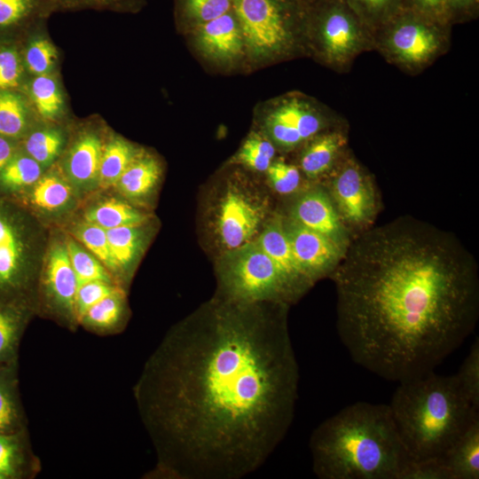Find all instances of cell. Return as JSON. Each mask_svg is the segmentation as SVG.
I'll return each instance as SVG.
<instances>
[{
    "label": "cell",
    "instance_id": "obj_1",
    "mask_svg": "<svg viewBox=\"0 0 479 479\" xmlns=\"http://www.w3.org/2000/svg\"><path fill=\"white\" fill-rule=\"evenodd\" d=\"M287 310L219 297L169 333L136 389L161 475L240 479L284 439L299 385Z\"/></svg>",
    "mask_w": 479,
    "mask_h": 479
},
{
    "label": "cell",
    "instance_id": "obj_2",
    "mask_svg": "<svg viewBox=\"0 0 479 479\" xmlns=\"http://www.w3.org/2000/svg\"><path fill=\"white\" fill-rule=\"evenodd\" d=\"M330 277L342 343L387 381L435 371L478 320L475 257L454 234L410 216L362 231Z\"/></svg>",
    "mask_w": 479,
    "mask_h": 479
},
{
    "label": "cell",
    "instance_id": "obj_3",
    "mask_svg": "<svg viewBox=\"0 0 479 479\" xmlns=\"http://www.w3.org/2000/svg\"><path fill=\"white\" fill-rule=\"evenodd\" d=\"M310 450L320 479H400L412 460L385 404L345 406L312 431Z\"/></svg>",
    "mask_w": 479,
    "mask_h": 479
},
{
    "label": "cell",
    "instance_id": "obj_4",
    "mask_svg": "<svg viewBox=\"0 0 479 479\" xmlns=\"http://www.w3.org/2000/svg\"><path fill=\"white\" fill-rule=\"evenodd\" d=\"M389 407L412 460L442 458L479 416L454 375L435 371L398 382Z\"/></svg>",
    "mask_w": 479,
    "mask_h": 479
},
{
    "label": "cell",
    "instance_id": "obj_5",
    "mask_svg": "<svg viewBox=\"0 0 479 479\" xmlns=\"http://www.w3.org/2000/svg\"><path fill=\"white\" fill-rule=\"evenodd\" d=\"M221 298L243 303L293 302L271 259L255 240L228 249L218 265Z\"/></svg>",
    "mask_w": 479,
    "mask_h": 479
},
{
    "label": "cell",
    "instance_id": "obj_6",
    "mask_svg": "<svg viewBox=\"0 0 479 479\" xmlns=\"http://www.w3.org/2000/svg\"><path fill=\"white\" fill-rule=\"evenodd\" d=\"M245 43L256 60L289 54L297 39V14L290 0H232Z\"/></svg>",
    "mask_w": 479,
    "mask_h": 479
},
{
    "label": "cell",
    "instance_id": "obj_7",
    "mask_svg": "<svg viewBox=\"0 0 479 479\" xmlns=\"http://www.w3.org/2000/svg\"><path fill=\"white\" fill-rule=\"evenodd\" d=\"M26 216L0 194V301L23 302L32 275V245Z\"/></svg>",
    "mask_w": 479,
    "mask_h": 479
},
{
    "label": "cell",
    "instance_id": "obj_8",
    "mask_svg": "<svg viewBox=\"0 0 479 479\" xmlns=\"http://www.w3.org/2000/svg\"><path fill=\"white\" fill-rule=\"evenodd\" d=\"M331 173L328 193L345 226L361 232L371 227L378 202L370 176L353 158L340 159Z\"/></svg>",
    "mask_w": 479,
    "mask_h": 479
},
{
    "label": "cell",
    "instance_id": "obj_9",
    "mask_svg": "<svg viewBox=\"0 0 479 479\" xmlns=\"http://www.w3.org/2000/svg\"><path fill=\"white\" fill-rule=\"evenodd\" d=\"M382 38L386 53L397 63L420 67L433 59L444 44L440 22L412 11L394 15Z\"/></svg>",
    "mask_w": 479,
    "mask_h": 479
},
{
    "label": "cell",
    "instance_id": "obj_10",
    "mask_svg": "<svg viewBox=\"0 0 479 479\" xmlns=\"http://www.w3.org/2000/svg\"><path fill=\"white\" fill-rule=\"evenodd\" d=\"M313 31L321 57L334 67L347 65L366 46L362 21L342 2L324 6L316 16Z\"/></svg>",
    "mask_w": 479,
    "mask_h": 479
},
{
    "label": "cell",
    "instance_id": "obj_11",
    "mask_svg": "<svg viewBox=\"0 0 479 479\" xmlns=\"http://www.w3.org/2000/svg\"><path fill=\"white\" fill-rule=\"evenodd\" d=\"M328 117L315 103L289 95L271 105L263 119L268 138L283 149L308 142L328 127Z\"/></svg>",
    "mask_w": 479,
    "mask_h": 479
},
{
    "label": "cell",
    "instance_id": "obj_12",
    "mask_svg": "<svg viewBox=\"0 0 479 479\" xmlns=\"http://www.w3.org/2000/svg\"><path fill=\"white\" fill-rule=\"evenodd\" d=\"M283 224L297 267L307 281L312 286L318 279L330 276L347 248L289 216L283 217Z\"/></svg>",
    "mask_w": 479,
    "mask_h": 479
},
{
    "label": "cell",
    "instance_id": "obj_13",
    "mask_svg": "<svg viewBox=\"0 0 479 479\" xmlns=\"http://www.w3.org/2000/svg\"><path fill=\"white\" fill-rule=\"evenodd\" d=\"M265 213L263 203L237 186H230L220 201L216 217L219 239L227 250L251 241Z\"/></svg>",
    "mask_w": 479,
    "mask_h": 479
},
{
    "label": "cell",
    "instance_id": "obj_14",
    "mask_svg": "<svg viewBox=\"0 0 479 479\" xmlns=\"http://www.w3.org/2000/svg\"><path fill=\"white\" fill-rule=\"evenodd\" d=\"M289 217L346 248L351 240L329 193L319 187L302 192L294 201Z\"/></svg>",
    "mask_w": 479,
    "mask_h": 479
},
{
    "label": "cell",
    "instance_id": "obj_15",
    "mask_svg": "<svg viewBox=\"0 0 479 479\" xmlns=\"http://www.w3.org/2000/svg\"><path fill=\"white\" fill-rule=\"evenodd\" d=\"M194 41L205 57L219 63L236 60L245 51L241 29L232 10L194 27Z\"/></svg>",
    "mask_w": 479,
    "mask_h": 479
},
{
    "label": "cell",
    "instance_id": "obj_16",
    "mask_svg": "<svg viewBox=\"0 0 479 479\" xmlns=\"http://www.w3.org/2000/svg\"><path fill=\"white\" fill-rule=\"evenodd\" d=\"M255 241L279 269L294 301L311 287L297 267L282 216L272 217Z\"/></svg>",
    "mask_w": 479,
    "mask_h": 479
},
{
    "label": "cell",
    "instance_id": "obj_17",
    "mask_svg": "<svg viewBox=\"0 0 479 479\" xmlns=\"http://www.w3.org/2000/svg\"><path fill=\"white\" fill-rule=\"evenodd\" d=\"M44 285L53 305L75 318V303L78 283L66 244L54 245L48 255Z\"/></svg>",
    "mask_w": 479,
    "mask_h": 479
},
{
    "label": "cell",
    "instance_id": "obj_18",
    "mask_svg": "<svg viewBox=\"0 0 479 479\" xmlns=\"http://www.w3.org/2000/svg\"><path fill=\"white\" fill-rule=\"evenodd\" d=\"M347 137L341 130L324 131L310 139L304 148L300 167L304 175L315 179L331 172L341 159Z\"/></svg>",
    "mask_w": 479,
    "mask_h": 479
},
{
    "label": "cell",
    "instance_id": "obj_19",
    "mask_svg": "<svg viewBox=\"0 0 479 479\" xmlns=\"http://www.w3.org/2000/svg\"><path fill=\"white\" fill-rule=\"evenodd\" d=\"M442 459L452 479L479 478V416L452 444Z\"/></svg>",
    "mask_w": 479,
    "mask_h": 479
},
{
    "label": "cell",
    "instance_id": "obj_20",
    "mask_svg": "<svg viewBox=\"0 0 479 479\" xmlns=\"http://www.w3.org/2000/svg\"><path fill=\"white\" fill-rule=\"evenodd\" d=\"M103 147L94 134L81 137L72 147L67 169L71 179L78 185H87L98 179Z\"/></svg>",
    "mask_w": 479,
    "mask_h": 479
},
{
    "label": "cell",
    "instance_id": "obj_21",
    "mask_svg": "<svg viewBox=\"0 0 479 479\" xmlns=\"http://www.w3.org/2000/svg\"><path fill=\"white\" fill-rule=\"evenodd\" d=\"M25 319L23 302L0 301V365L16 360Z\"/></svg>",
    "mask_w": 479,
    "mask_h": 479
},
{
    "label": "cell",
    "instance_id": "obj_22",
    "mask_svg": "<svg viewBox=\"0 0 479 479\" xmlns=\"http://www.w3.org/2000/svg\"><path fill=\"white\" fill-rule=\"evenodd\" d=\"M16 360L0 365V434L20 430V410L17 391Z\"/></svg>",
    "mask_w": 479,
    "mask_h": 479
},
{
    "label": "cell",
    "instance_id": "obj_23",
    "mask_svg": "<svg viewBox=\"0 0 479 479\" xmlns=\"http://www.w3.org/2000/svg\"><path fill=\"white\" fill-rule=\"evenodd\" d=\"M160 166L151 156H136L116 183L119 190L130 198L146 195L160 177Z\"/></svg>",
    "mask_w": 479,
    "mask_h": 479
},
{
    "label": "cell",
    "instance_id": "obj_24",
    "mask_svg": "<svg viewBox=\"0 0 479 479\" xmlns=\"http://www.w3.org/2000/svg\"><path fill=\"white\" fill-rule=\"evenodd\" d=\"M146 216L120 200H105L85 214V221L105 230L121 226L142 225Z\"/></svg>",
    "mask_w": 479,
    "mask_h": 479
},
{
    "label": "cell",
    "instance_id": "obj_25",
    "mask_svg": "<svg viewBox=\"0 0 479 479\" xmlns=\"http://www.w3.org/2000/svg\"><path fill=\"white\" fill-rule=\"evenodd\" d=\"M41 164L29 155L16 153L0 171V194L34 185L41 177Z\"/></svg>",
    "mask_w": 479,
    "mask_h": 479
},
{
    "label": "cell",
    "instance_id": "obj_26",
    "mask_svg": "<svg viewBox=\"0 0 479 479\" xmlns=\"http://www.w3.org/2000/svg\"><path fill=\"white\" fill-rule=\"evenodd\" d=\"M140 226H121L106 230L117 271L128 269L138 255L143 246V232Z\"/></svg>",
    "mask_w": 479,
    "mask_h": 479
},
{
    "label": "cell",
    "instance_id": "obj_27",
    "mask_svg": "<svg viewBox=\"0 0 479 479\" xmlns=\"http://www.w3.org/2000/svg\"><path fill=\"white\" fill-rule=\"evenodd\" d=\"M132 146L121 138H114L105 148L100 161L98 180L102 188L116 185L136 157Z\"/></svg>",
    "mask_w": 479,
    "mask_h": 479
},
{
    "label": "cell",
    "instance_id": "obj_28",
    "mask_svg": "<svg viewBox=\"0 0 479 479\" xmlns=\"http://www.w3.org/2000/svg\"><path fill=\"white\" fill-rule=\"evenodd\" d=\"M51 11L48 0H0V29L40 20Z\"/></svg>",
    "mask_w": 479,
    "mask_h": 479
},
{
    "label": "cell",
    "instance_id": "obj_29",
    "mask_svg": "<svg viewBox=\"0 0 479 479\" xmlns=\"http://www.w3.org/2000/svg\"><path fill=\"white\" fill-rule=\"evenodd\" d=\"M124 293L118 288L113 294L92 305L80 321L96 330H108L116 326L124 313Z\"/></svg>",
    "mask_w": 479,
    "mask_h": 479
},
{
    "label": "cell",
    "instance_id": "obj_30",
    "mask_svg": "<svg viewBox=\"0 0 479 479\" xmlns=\"http://www.w3.org/2000/svg\"><path fill=\"white\" fill-rule=\"evenodd\" d=\"M27 126V113L22 99L8 90L0 91V135L20 137Z\"/></svg>",
    "mask_w": 479,
    "mask_h": 479
},
{
    "label": "cell",
    "instance_id": "obj_31",
    "mask_svg": "<svg viewBox=\"0 0 479 479\" xmlns=\"http://www.w3.org/2000/svg\"><path fill=\"white\" fill-rule=\"evenodd\" d=\"M70 198V186L56 176L40 177L30 194V200L35 207L50 211L64 207Z\"/></svg>",
    "mask_w": 479,
    "mask_h": 479
},
{
    "label": "cell",
    "instance_id": "obj_32",
    "mask_svg": "<svg viewBox=\"0 0 479 479\" xmlns=\"http://www.w3.org/2000/svg\"><path fill=\"white\" fill-rule=\"evenodd\" d=\"M32 100L38 113L44 118L56 117L62 108L63 100L56 81L47 75H36L30 84Z\"/></svg>",
    "mask_w": 479,
    "mask_h": 479
},
{
    "label": "cell",
    "instance_id": "obj_33",
    "mask_svg": "<svg viewBox=\"0 0 479 479\" xmlns=\"http://www.w3.org/2000/svg\"><path fill=\"white\" fill-rule=\"evenodd\" d=\"M66 246L78 286L93 280H103L113 283L111 276L106 270L105 265L92 254L82 248L73 240L67 242Z\"/></svg>",
    "mask_w": 479,
    "mask_h": 479
},
{
    "label": "cell",
    "instance_id": "obj_34",
    "mask_svg": "<svg viewBox=\"0 0 479 479\" xmlns=\"http://www.w3.org/2000/svg\"><path fill=\"white\" fill-rule=\"evenodd\" d=\"M275 155L273 143L256 133L251 134L237 154V161L255 171H266Z\"/></svg>",
    "mask_w": 479,
    "mask_h": 479
},
{
    "label": "cell",
    "instance_id": "obj_35",
    "mask_svg": "<svg viewBox=\"0 0 479 479\" xmlns=\"http://www.w3.org/2000/svg\"><path fill=\"white\" fill-rule=\"evenodd\" d=\"M459 389L470 402L479 411V340L472 343L469 352L460 365L458 372L453 374Z\"/></svg>",
    "mask_w": 479,
    "mask_h": 479
},
{
    "label": "cell",
    "instance_id": "obj_36",
    "mask_svg": "<svg viewBox=\"0 0 479 479\" xmlns=\"http://www.w3.org/2000/svg\"><path fill=\"white\" fill-rule=\"evenodd\" d=\"M185 20L193 27L220 17L232 10V0H178Z\"/></svg>",
    "mask_w": 479,
    "mask_h": 479
},
{
    "label": "cell",
    "instance_id": "obj_37",
    "mask_svg": "<svg viewBox=\"0 0 479 479\" xmlns=\"http://www.w3.org/2000/svg\"><path fill=\"white\" fill-rule=\"evenodd\" d=\"M75 234L87 249L98 259L105 267L112 271H117L115 263L112 256L106 231L96 224L89 222L81 224Z\"/></svg>",
    "mask_w": 479,
    "mask_h": 479
},
{
    "label": "cell",
    "instance_id": "obj_38",
    "mask_svg": "<svg viewBox=\"0 0 479 479\" xmlns=\"http://www.w3.org/2000/svg\"><path fill=\"white\" fill-rule=\"evenodd\" d=\"M62 142L60 134L56 130H37L27 137L25 149L27 155L38 163L46 164L58 155Z\"/></svg>",
    "mask_w": 479,
    "mask_h": 479
},
{
    "label": "cell",
    "instance_id": "obj_39",
    "mask_svg": "<svg viewBox=\"0 0 479 479\" xmlns=\"http://www.w3.org/2000/svg\"><path fill=\"white\" fill-rule=\"evenodd\" d=\"M362 23L374 26L397 13L401 0H347Z\"/></svg>",
    "mask_w": 479,
    "mask_h": 479
},
{
    "label": "cell",
    "instance_id": "obj_40",
    "mask_svg": "<svg viewBox=\"0 0 479 479\" xmlns=\"http://www.w3.org/2000/svg\"><path fill=\"white\" fill-rule=\"evenodd\" d=\"M20 433L0 434V472L6 479L22 475L24 454Z\"/></svg>",
    "mask_w": 479,
    "mask_h": 479
},
{
    "label": "cell",
    "instance_id": "obj_41",
    "mask_svg": "<svg viewBox=\"0 0 479 479\" xmlns=\"http://www.w3.org/2000/svg\"><path fill=\"white\" fill-rule=\"evenodd\" d=\"M118 288L120 287L113 283L103 280L88 281L78 286L75 303L76 319L80 321L92 305L113 294Z\"/></svg>",
    "mask_w": 479,
    "mask_h": 479
},
{
    "label": "cell",
    "instance_id": "obj_42",
    "mask_svg": "<svg viewBox=\"0 0 479 479\" xmlns=\"http://www.w3.org/2000/svg\"><path fill=\"white\" fill-rule=\"evenodd\" d=\"M56 58L54 46L42 37L32 41L25 53L26 66L35 75H47L52 68Z\"/></svg>",
    "mask_w": 479,
    "mask_h": 479
},
{
    "label": "cell",
    "instance_id": "obj_43",
    "mask_svg": "<svg viewBox=\"0 0 479 479\" xmlns=\"http://www.w3.org/2000/svg\"><path fill=\"white\" fill-rule=\"evenodd\" d=\"M272 188L279 194H290L295 192L301 184L299 169L285 161H272L266 170Z\"/></svg>",
    "mask_w": 479,
    "mask_h": 479
},
{
    "label": "cell",
    "instance_id": "obj_44",
    "mask_svg": "<svg viewBox=\"0 0 479 479\" xmlns=\"http://www.w3.org/2000/svg\"><path fill=\"white\" fill-rule=\"evenodd\" d=\"M400 479H452L442 458L411 460Z\"/></svg>",
    "mask_w": 479,
    "mask_h": 479
},
{
    "label": "cell",
    "instance_id": "obj_45",
    "mask_svg": "<svg viewBox=\"0 0 479 479\" xmlns=\"http://www.w3.org/2000/svg\"><path fill=\"white\" fill-rule=\"evenodd\" d=\"M141 0H48L52 10L57 9H109L132 10Z\"/></svg>",
    "mask_w": 479,
    "mask_h": 479
},
{
    "label": "cell",
    "instance_id": "obj_46",
    "mask_svg": "<svg viewBox=\"0 0 479 479\" xmlns=\"http://www.w3.org/2000/svg\"><path fill=\"white\" fill-rule=\"evenodd\" d=\"M21 75L18 53L12 49L0 50V91L15 87Z\"/></svg>",
    "mask_w": 479,
    "mask_h": 479
},
{
    "label": "cell",
    "instance_id": "obj_47",
    "mask_svg": "<svg viewBox=\"0 0 479 479\" xmlns=\"http://www.w3.org/2000/svg\"><path fill=\"white\" fill-rule=\"evenodd\" d=\"M412 11L427 16L434 20L442 22L447 16L446 0H408Z\"/></svg>",
    "mask_w": 479,
    "mask_h": 479
},
{
    "label": "cell",
    "instance_id": "obj_48",
    "mask_svg": "<svg viewBox=\"0 0 479 479\" xmlns=\"http://www.w3.org/2000/svg\"><path fill=\"white\" fill-rule=\"evenodd\" d=\"M15 147L10 138L0 135V171L15 154Z\"/></svg>",
    "mask_w": 479,
    "mask_h": 479
},
{
    "label": "cell",
    "instance_id": "obj_49",
    "mask_svg": "<svg viewBox=\"0 0 479 479\" xmlns=\"http://www.w3.org/2000/svg\"><path fill=\"white\" fill-rule=\"evenodd\" d=\"M448 11L452 10H461L464 8H468L469 6L475 4L477 0H446Z\"/></svg>",
    "mask_w": 479,
    "mask_h": 479
},
{
    "label": "cell",
    "instance_id": "obj_50",
    "mask_svg": "<svg viewBox=\"0 0 479 479\" xmlns=\"http://www.w3.org/2000/svg\"><path fill=\"white\" fill-rule=\"evenodd\" d=\"M0 479H6L5 475L0 472Z\"/></svg>",
    "mask_w": 479,
    "mask_h": 479
}]
</instances>
